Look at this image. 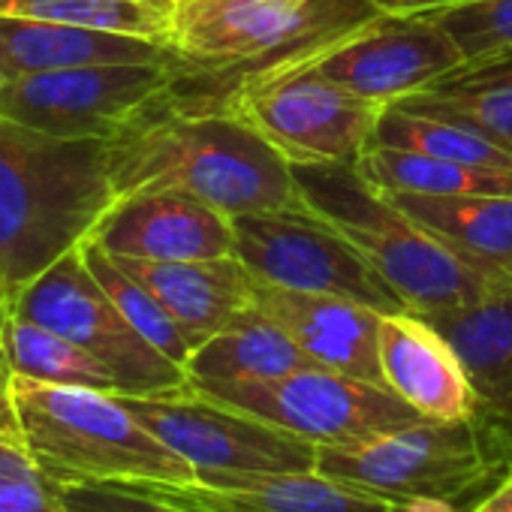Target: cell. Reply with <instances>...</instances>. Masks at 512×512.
Segmentation results:
<instances>
[{"mask_svg": "<svg viewBox=\"0 0 512 512\" xmlns=\"http://www.w3.org/2000/svg\"><path fill=\"white\" fill-rule=\"evenodd\" d=\"M109 172L118 199L178 190L229 217L308 211L293 163L260 130L232 109L181 103L178 88L109 142Z\"/></svg>", "mask_w": 512, "mask_h": 512, "instance_id": "cell-1", "label": "cell"}, {"mask_svg": "<svg viewBox=\"0 0 512 512\" xmlns=\"http://www.w3.org/2000/svg\"><path fill=\"white\" fill-rule=\"evenodd\" d=\"M118 202L109 142L61 139L0 115V305L82 247Z\"/></svg>", "mask_w": 512, "mask_h": 512, "instance_id": "cell-2", "label": "cell"}, {"mask_svg": "<svg viewBox=\"0 0 512 512\" xmlns=\"http://www.w3.org/2000/svg\"><path fill=\"white\" fill-rule=\"evenodd\" d=\"M380 16L377 0H175L178 94L220 106L241 82L296 67Z\"/></svg>", "mask_w": 512, "mask_h": 512, "instance_id": "cell-3", "label": "cell"}, {"mask_svg": "<svg viewBox=\"0 0 512 512\" xmlns=\"http://www.w3.org/2000/svg\"><path fill=\"white\" fill-rule=\"evenodd\" d=\"M311 214L335 226L422 317L476 305L512 287L410 220L356 163H293Z\"/></svg>", "mask_w": 512, "mask_h": 512, "instance_id": "cell-4", "label": "cell"}, {"mask_svg": "<svg viewBox=\"0 0 512 512\" xmlns=\"http://www.w3.org/2000/svg\"><path fill=\"white\" fill-rule=\"evenodd\" d=\"M22 437L58 485H193L196 470L157 440L118 392L16 377Z\"/></svg>", "mask_w": 512, "mask_h": 512, "instance_id": "cell-5", "label": "cell"}, {"mask_svg": "<svg viewBox=\"0 0 512 512\" xmlns=\"http://www.w3.org/2000/svg\"><path fill=\"white\" fill-rule=\"evenodd\" d=\"M317 470L392 500L443 497L458 503L488 494L509 464L494 428L476 413L455 422L419 419L353 446H320Z\"/></svg>", "mask_w": 512, "mask_h": 512, "instance_id": "cell-6", "label": "cell"}, {"mask_svg": "<svg viewBox=\"0 0 512 512\" xmlns=\"http://www.w3.org/2000/svg\"><path fill=\"white\" fill-rule=\"evenodd\" d=\"M10 314L40 323L82 347L112 371L118 395H172L190 389L187 371L145 341L118 311L88 269L82 247L61 256L28 284Z\"/></svg>", "mask_w": 512, "mask_h": 512, "instance_id": "cell-7", "label": "cell"}, {"mask_svg": "<svg viewBox=\"0 0 512 512\" xmlns=\"http://www.w3.org/2000/svg\"><path fill=\"white\" fill-rule=\"evenodd\" d=\"M190 389L217 404L266 419L314 446H353L425 419L392 389L320 365L272 380L202 383Z\"/></svg>", "mask_w": 512, "mask_h": 512, "instance_id": "cell-8", "label": "cell"}, {"mask_svg": "<svg viewBox=\"0 0 512 512\" xmlns=\"http://www.w3.org/2000/svg\"><path fill=\"white\" fill-rule=\"evenodd\" d=\"M178 82V58L34 73L0 91V115L61 139L112 142L169 100Z\"/></svg>", "mask_w": 512, "mask_h": 512, "instance_id": "cell-9", "label": "cell"}, {"mask_svg": "<svg viewBox=\"0 0 512 512\" xmlns=\"http://www.w3.org/2000/svg\"><path fill=\"white\" fill-rule=\"evenodd\" d=\"M232 229L235 256L256 281L350 299L380 314L410 311L365 253L311 211L238 214L232 217Z\"/></svg>", "mask_w": 512, "mask_h": 512, "instance_id": "cell-10", "label": "cell"}, {"mask_svg": "<svg viewBox=\"0 0 512 512\" xmlns=\"http://www.w3.org/2000/svg\"><path fill=\"white\" fill-rule=\"evenodd\" d=\"M220 106L244 115L290 163H359L386 109L311 70L247 79Z\"/></svg>", "mask_w": 512, "mask_h": 512, "instance_id": "cell-11", "label": "cell"}, {"mask_svg": "<svg viewBox=\"0 0 512 512\" xmlns=\"http://www.w3.org/2000/svg\"><path fill=\"white\" fill-rule=\"evenodd\" d=\"M127 410L196 476L217 470L290 473L317 470L320 446L266 419L217 404L193 389L172 395H121Z\"/></svg>", "mask_w": 512, "mask_h": 512, "instance_id": "cell-12", "label": "cell"}, {"mask_svg": "<svg viewBox=\"0 0 512 512\" xmlns=\"http://www.w3.org/2000/svg\"><path fill=\"white\" fill-rule=\"evenodd\" d=\"M461 67L464 52L437 19L428 13H383L287 70H311L362 100L395 106L434 88Z\"/></svg>", "mask_w": 512, "mask_h": 512, "instance_id": "cell-13", "label": "cell"}, {"mask_svg": "<svg viewBox=\"0 0 512 512\" xmlns=\"http://www.w3.org/2000/svg\"><path fill=\"white\" fill-rule=\"evenodd\" d=\"M91 241L112 256L151 263H196L235 256L232 217L178 190H142L121 196L106 211Z\"/></svg>", "mask_w": 512, "mask_h": 512, "instance_id": "cell-14", "label": "cell"}, {"mask_svg": "<svg viewBox=\"0 0 512 512\" xmlns=\"http://www.w3.org/2000/svg\"><path fill=\"white\" fill-rule=\"evenodd\" d=\"M202 512H395L398 500L320 470L199 473L193 485H145Z\"/></svg>", "mask_w": 512, "mask_h": 512, "instance_id": "cell-15", "label": "cell"}, {"mask_svg": "<svg viewBox=\"0 0 512 512\" xmlns=\"http://www.w3.org/2000/svg\"><path fill=\"white\" fill-rule=\"evenodd\" d=\"M253 308L287 329L314 365L386 386L380 371V311L350 299L296 293L263 281L253 284Z\"/></svg>", "mask_w": 512, "mask_h": 512, "instance_id": "cell-16", "label": "cell"}, {"mask_svg": "<svg viewBox=\"0 0 512 512\" xmlns=\"http://www.w3.org/2000/svg\"><path fill=\"white\" fill-rule=\"evenodd\" d=\"M380 371L386 389L419 416L455 422L479 413V395L443 332L416 311L383 314Z\"/></svg>", "mask_w": 512, "mask_h": 512, "instance_id": "cell-17", "label": "cell"}, {"mask_svg": "<svg viewBox=\"0 0 512 512\" xmlns=\"http://www.w3.org/2000/svg\"><path fill=\"white\" fill-rule=\"evenodd\" d=\"M112 260L160 299L193 350L253 308L256 278L241 266L238 256L196 263H151L130 256Z\"/></svg>", "mask_w": 512, "mask_h": 512, "instance_id": "cell-18", "label": "cell"}, {"mask_svg": "<svg viewBox=\"0 0 512 512\" xmlns=\"http://www.w3.org/2000/svg\"><path fill=\"white\" fill-rule=\"evenodd\" d=\"M172 58L175 52L154 40L0 16V67L13 79L94 64H157Z\"/></svg>", "mask_w": 512, "mask_h": 512, "instance_id": "cell-19", "label": "cell"}, {"mask_svg": "<svg viewBox=\"0 0 512 512\" xmlns=\"http://www.w3.org/2000/svg\"><path fill=\"white\" fill-rule=\"evenodd\" d=\"M458 353L479 407L488 413H512V287L476 305L428 314Z\"/></svg>", "mask_w": 512, "mask_h": 512, "instance_id": "cell-20", "label": "cell"}, {"mask_svg": "<svg viewBox=\"0 0 512 512\" xmlns=\"http://www.w3.org/2000/svg\"><path fill=\"white\" fill-rule=\"evenodd\" d=\"M314 365L308 353L260 308H247L238 320L199 344L187 359L190 386L272 380Z\"/></svg>", "mask_w": 512, "mask_h": 512, "instance_id": "cell-21", "label": "cell"}, {"mask_svg": "<svg viewBox=\"0 0 512 512\" xmlns=\"http://www.w3.org/2000/svg\"><path fill=\"white\" fill-rule=\"evenodd\" d=\"M386 196L452 250L512 278V196Z\"/></svg>", "mask_w": 512, "mask_h": 512, "instance_id": "cell-22", "label": "cell"}, {"mask_svg": "<svg viewBox=\"0 0 512 512\" xmlns=\"http://www.w3.org/2000/svg\"><path fill=\"white\" fill-rule=\"evenodd\" d=\"M356 166L383 193L512 196V169H482L386 145H371Z\"/></svg>", "mask_w": 512, "mask_h": 512, "instance_id": "cell-23", "label": "cell"}, {"mask_svg": "<svg viewBox=\"0 0 512 512\" xmlns=\"http://www.w3.org/2000/svg\"><path fill=\"white\" fill-rule=\"evenodd\" d=\"M0 16L73 25L169 46L175 0H0Z\"/></svg>", "mask_w": 512, "mask_h": 512, "instance_id": "cell-24", "label": "cell"}, {"mask_svg": "<svg viewBox=\"0 0 512 512\" xmlns=\"http://www.w3.org/2000/svg\"><path fill=\"white\" fill-rule=\"evenodd\" d=\"M0 341H4V353L16 377L49 386L118 392V383L106 365H100L82 347L40 323H31L19 314H7L4 329H0Z\"/></svg>", "mask_w": 512, "mask_h": 512, "instance_id": "cell-25", "label": "cell"}, {"mask_svg": "<svg viewBox=\"0 0 512 512\" xmlns=\"http://www.w3.org/2000/svg\"><path fill=\"white\" fill-rule=\"evenodd\" d=\"M374 145L416 151L425 157L482 166V169H512V151L497 145L494 139L443 118L407 112L401 106L383 109L374 133Z\"/></svg>", "mask_w": 512, "mask_h": 512, "instance_id": "cell-26", "label": "cell"}, {"mask_svg": "<svg viewBox=\"0 0 512 512\" xmlns=\"http://www.w3.org/2000/svg\"><path fill=\"white\" fill-rule=\"evenodd\" d=\"M82 256H85L88 269L94 272V278L100 281V287L109 293V299L118 305V311L130 320V326L145 341H151L163 356H169L175 365H181L187 371V359H190L193 347H190L187 335L181 332V326L172 320V314L160 305V299L145 284H139L133 275H127L97 241L88 238L82 244Z\"/></svg>", "mask_w": 512, "mask_h": 512, "instance_id": "cell-27", "label": "cell"}, {"mask_svg": "<svg viewBox=\"0 0 512 512\" xmlns=\"http://www.w3.org/2000/svg\"><path fill=\"white\" fill-rule=\"evenodd\" d=\"M428 16L452 34L464 52V67H479L512 52V0H467Z\"/></svg>", "mask_w": 512, "mask_h": 512, "instance_id": "cell-28", "label": "cell"}, {"mask_svg": "<svg viewBox=\"0 0 512 512\" xmlns=\"http://www.w3.org/2000/svg\"><path fill=\"white\" fill-rule=\"evenodd\" d=\"M0 512H67L61 485L43 470L22 434L0 437Z\"/></svg>", "mask_w": 512, "mask_h": 512, "instance_id": "cell-29", "label": "cell"}, {"mask_svg": "<svg viewBox=\"0 0 512 512\" xmlns=\"http://www.w3.org/2000/svg\"><path fill=\"white\" fill-rule=\"evenodd\" d=\"M67 512H202L145 485H61Z\"/></svg>", "mask_w": 512, "mask_h": 512, "instance_id": "cell-30", "label": "cell"}, {"mask_svg": "<svg viewBox=\"0 0 512 512\" xmlns=\"http://www.w3.org/2000/svg\"><path fill=\"white\" fill-rule=\"evenodd\" d=\"M434 88H512V52L479 67H464Z\"/></svg>", "mask_w": 512, "mask_h": 512, "instance_id": "cell-31", "label": "cell"}, {"mask_svg": "<svg viewBox=\"0 0 512 512\" xmlns=\"http://www.w3.org/2000/svg\"><path fill=\"white\" fill-rule=\"evenodd\" d=\"M16 374L10 368V359L4 353V341H0V437L22 434V419L16 407Z\"/></svg>", "mask_w": 512, "mask_h": 512, "instance_id": "cell-32", "label": "cell"}, {"mask_svg": "<svg viewBox=\"0 0 512 512\" xmlns=\"http://www.w3.org/2000/svg\"><path fill=\"white\" fill-rule=\"evenodd\" d=\"M377 4L389 16H413V13H434L443 7L467 4V0H377Z\"/></svg>", "mask_w": 512, "mask_h": 512, "instance_id": "cell-33", "label": "cell"}, {"mask_svg": "<svg viewBox=\"0 0 512 512\" xmlns=\"http://www.w3.org/2000/svg\"><path fill=\"white\" fill-rule=\"evenodd\" d=\"M470 512H512V470L488 494H482Z\"/></svg>", "mask_w": 512, "mask_h": 512, "instance_id": "cell-34", "label": "cell"}, {"mask_svg": "<svg viewBox=\"0 0 512 512\" xmlns=\"http://www.w3.org/2000/svg\"><path fill=\"white\" fill-rule=\"evenodd\" d=\"M479 413L488 419V425L494 428V434H497V440H500V446H503V455H506V464H509V470H512V413H488V410H482L479 407Z\"/></svg>", "mask_w": 512, "mask_h": 512, "instance_id": "cell-35", "label": "cell"}, {"mask_svg": "<svg viewBox=\"0 0 512 512\" xmlns=\"http://www.w3.org/2000/svg\"><path fill=\"white\" fill-rule=\"evenodd\" d=\"M395 512H461V509L443 497H407V500H398Z\"/></svg>", "mask_w": 512, "mask_h": 512, "instance_id": "cell-36", "label": "cell"}, {"mask_svg": "<svg viewBox=\"0 0 512 512\" xmlns=\"http://www.w3.org/2000/svg\"><path fill=\"white\" fill-rule=\"evenodd\" d=\"M10 82H13V76H10V73H7L4 67H0V91H4V88H7Z\"/></svg>", "mask_w": 512, "mask_h": 512, "instance_id": "cell-37", "label": "cell"}, {"mask_svg": "<svg viewBox=\"0 0 512 512\" xmlns=\"http://www.w3.org/2000/svg\"><path fill=\"white\" fill-rule=\"evenodd\" d=\"M4 317H7V311H4V305H0V329H4Z\"/></svg>", "mask_w": 512, "mask_h": 512, "instance_id": "cell-38", "label": "cell"}]
</instances>
